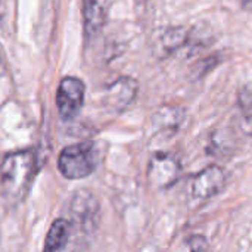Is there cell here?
I'll use <instances>...</instances> for the list:
<instances>
[{"label":"cell","mask_w":252,"mask_h":252,"mask_svg":"<svg viewBox=\"0 0 252 252\" xmlns=\"http://www.w3.org/2000/svg\"><path fill=\"white\" fill-rule=\"evenodd\" d=\"M35 170V157L31 151L7 155L0 165V190L10 199H21L28 190Z\"/></svg>","instance_id":"6da1fadb"},{"label":"cell","mask_w":252,"mask_h":252,"mask_svg":"<svg viewBox=\"0 0 252 252\" xmlns=\"http://www.w3.org/2000/svg\"><path fill=\"white\" fill-rule=\"evenodd\" d=\"M96 165L97 152L92 142L66 146L58 158V168L68 180H80L90 176Z\"/></svg>","instance_id":"7a4b0ae2"},{"label":"cell","mask_w":252,"mask_h":252,"mask_svg":"<svg viewBox=\"0 0 252 252\" xmlns=\"http://www.w3.org/2000/svg\"><path fill=\"white\" fill-rule=\"evenodd\" d=\"M84 83L75 77H65L61 80L58 93H56V105L62 120L68 121L75 118L84 103Z\"/></svg>","instance_id":"3957f363"},{"label":"cell","mask_w":252,"mask_h":252,"mask_svg":"<svg viewBox=\"0 0 252 252\" xmlns=\"http://www.w3.org/2000/svg\"><path fill=\"white\" fill-rule=\"evenodd\" d=\"M226 185V173L219 165H210L201 173H198L190 185L193 198L196 199H210L220 193Z\"/></svg>","instance_id":"277c9868"},{"label":"cell","mask_w":252,"mask_h":252,"mask_svg":"<svg viewBox=\"0 0 252 252\" xmlns=\"http://www.w3.org/2000/svg\"><path fill=\"white\" fill-rule=\"evenodd\" d=\"M139 83L131 77H121L106 89L105 103L114 112L126 111L136 99Z\"/></svg>","instance_id":"5b68a950"},{"label":"cell","mask_w":252,"mask_h":252,"mask_svg":"<svg viewBox=\"0 0 252 252\" xmlns=\"http://www.w3.org/2000/svg\"><path fill=\"white\" fill-rule=\"evenodd\" d=\"M83 28L87 38L97 35L106 24L108 1L106 0H81Z\"/></svg>","instance_id":"8992f818"},{"label":"cell","mask_w":252,"mask_h":252,"mask_svg":"<svg viewBox=\"0 0 252 252\" xmlns=\"http://www.w3.org/2000/svg\"><path fill=\"white\" fill-rule=\"evenodd\" d=\"M180 171V164L174 158L164 154H157L149 165V177L158 188L171 186L179 179Z\"/></svg>","instance_id":"52a82bcc"},{"label":"cell","mask_w":252,"mask_h":252,"mask_svg":"<svg viewBox=\"0 0 252 252\" xmlns=\"http://www.w3.org/2000/svg\"><path fill=\"white\" fill-rule=\"evenodd\" d=\"M72 216L74 220L81 224L83 227H93V221L97 217L99 213V204L96 202L94 196L89 192H77V195L72 199Z\"/></svg>","instance_id":"ba28073f"},{"label":"cell","mask_w":252,"mask_h":252,"mask_svg":"<svg viewBox=\"0 0 252 252\" xmlns=\"http://www.w3.org/2000/svg\"><path fill=\"white\" fill-rule=\"evenodd\" d=\"M69 233H71V224L65 219H58L53 221L50 226L46 242H44V251H59L63 250L69 241Z\"/></svg>","instance_id":"9c48e42d"},{"label":"cell","mask_w":252,"mask_h":252,"mask_svg":"<svg viewBox=\"0 0 252 252\" xmlns=\"http://www.w3.org/2000/svg\"><path fill=\"white\" fill-rule=\"evenodd\" d=\"M185 118V109L174 106H164L158 109L154 115V126L159 130H176L180 127Z\"/></svg>","instance_id":"30bf717a"},{"label":"cell","mask_w":252,"mask_h":252,"mask_svg":"<svg viewBox=\"0 0 252 252\" xmlns=\"http://www.w3.org/2000/svg\"><path fill=\"white\" fill-rule=\"evenodd\" d=\"M189 38H190V31H188L182 27L170 28L161 35V46L167 53H173L177 49H180L182 46L188 44Z\"/></svg>","instance_id":"8fae6325"},{"label":"cell","mask_w":252,"mask_h":252,"mask_svg":"<svg viewBox=\"0 0 252 252\" xmlns=\"http://www.w3.org/2000/svg\"><path fill=\"white\" fill-rule=\"evenodd\" d=\"M220 63V56L219 55H213V56H208L207 59L201 61L198 63V68H196V75L198 77H204L207 72H210L213 68H216L217 65Z\"/></svg>","instance_id":"7c38bea8"},{"label":"cell","mask_w":252,"mask_h":252,"mask_svg":"<svg viewBox=\"0 0 252 252\" xmlns=\"http://www.w3.org/2000/svg\"><path fill=\"white\" fill-rule=\"evenodd\" d=\"M188 248L190 251H205L208 250V241L201 235H193L188 239Z\"/></svg>","instance_id":"4fadbf2b"},{"label":"cell","mask_w":252,"mask_h":252,"mask_svg":"<svg viewBox=\"0 0 252 252\" xmlns=\"http://www.w3.org/2000/svg\"><path fill=\"white\" fill-rule=\"evenodd\" d=\"M239 105H241L244 109H250V108H252V93L248 89H244V90L239 93Z\"/></svg>","instance_id":"5bb4252c"},{"label":"cell","mask_w":252,"mask_h":252,"mask_svg":"<svg viewBox=\"0 0 252 252\" xmlns=\"http://www.w3.org/2000/svg\"><path fill=\"white\" fill-rule=\"evenodd\" d=\"M241 130L247 136H252V115H245L241 121Z\"/></svg>","instance_id":"9a60e30c"},{"label":"cell","mask_w":252,"mask_h":252,"mask_svg":"<svg viewBox=\"0 0 252 252\" xmlns=\"http://www.w3.org/2000/svg\"><path fill=\"white\" fill-rule=\"evenodd\" d=\"M242 4H244V7L245 9H252V0H242Z\"/></svg>","instance_id":"2e32d148"},{"label":"cell","mask_w":252,"mask_h":252,"mask_svg":"<svg viewBox=\"0 0 252 252\" xmlns=\"http://www.w3.org/2000/svg\"><path fill=\"white\" fill-rule=\"evenodd\" d=\"M3 15V3H1V0H0V16Z\"/></svg>","instance_id":"e0dca14e"}]
</instances>
